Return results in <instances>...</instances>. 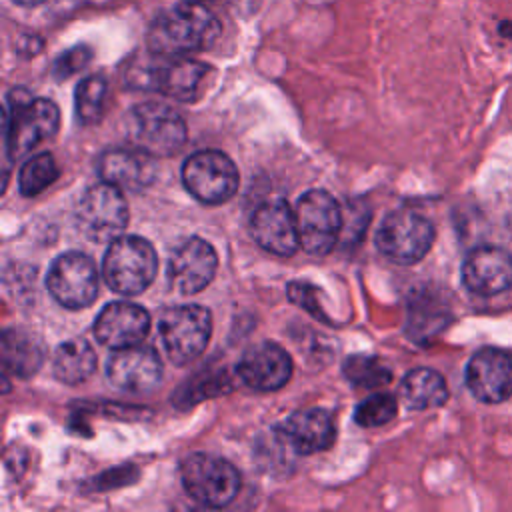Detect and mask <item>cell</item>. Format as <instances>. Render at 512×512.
I'll return each mask as SVG.
<instances>
[{
	"label": "cell",
	"mask_w": 512,
	"mask_h": 512,
	"mask_svg": "<svg viewBox=\"0 0 512 512\" xmlns=\"http://www.w3.org/2000/svg\"><path fill=\"white\" fill-rule=\"evenodd\" d=\"M220 34V22L200 4L184 2L164 10L148 30V48L160 56H184L208 48Z\"/></svg>",
	"instance_id": "1"
},
{
	"label": "cell",
	"mask_w": 512,
	"mask_h": 512,
	"mask_svg": "<svg viewBox=\"0 0 512 512\" xmlns=\"http://www.w3.org/2000/svg\"><path fill=\"white\" fill-rule=\"evenodd\" d=\"M60 126V110L48 98H38L24 88L10 90L6 98L4 134L12 160L50 140Z\"/></svg>",
	"instance_id": "2"
},
{
	"label": "cell",
	"mask_w": 512,
	"mask_h": 512,
	"mask_svg": "<svg viewBox=\"0 0 512 512\" xmlns=\"http://www.w3.org/2000/svg\"><path fill=\"white\" fill-rule=\"evenodd\" d=\"M158 272V256L154 246L140 236H120L110 242L102 274L106 284L124 296L144 292Z\"/></svg>",
	"instance_id": "3"
},
{
	"label": "cell",
	"mask_w": 512,
	"mask_h": 512,
	"mask_svg": "<svg viewBox=\"0 0 512 512\" xmlns=\"http://www.w3.org/2000/svg\"><path fill=\"white\" fill-rule=\"evenodd\" d=\"M126 134L132 146L162 158L176 154L184 146L186 122L168 104L142 102L128 112Z\"/></svg>",
	"instance_id": "4"
},
{
	"label": "cell",
	"mask_w": 512,
	"mask_h": 512,
	"mask_svg": "<svg viewBox=\"0 0 512 512\" xmlns=\"http://www.w3.org/2000/svg\"><path fill=\"white\" fill-rule=\"evenodd\" d=\"M434 224L420 212L400 208L388 212L374 236L376 248L396 264L422 260L434 244Z\"/></svg>",
	"instance_id": "5"
},
{
	"label": "cell",
	"mask_w": 512,
	"mask_h": 512,
	"mask_svg": "<svg viewBox=\"0 0 512 512\" xmlns=\"http://www.w3.org/2000/svg\"><path fill=\"white\" fill-rule=\"evenodd\" d=\"M158 332L168 358L178 366H186L206 350L212 334V316L200 304L170 306L160 316Z\"/></svg>",
	"instance_id": "6"
},
{
	"label": "cell",
	"mask_w": 512,
	"mask_h": 512,
	"mask_svg": "<svg viewBox=\"0 0 512 512\" xmlns=\"http://www.w3.org/2000/svg\"><path fill=\"white\" fill-rule=\"evenodd\" d=\"M294 218L300 248L312 256H326L336 246L344 228L342 208L336 198L318 188L300 196Z\"/></svg>",
	"instance_id": "7"
},
{
	"label": "cell",
	"mask_w": 512,
	"mask_h": 512,
	"mask_svg": "<svg viewBox=\"0 0 512 512\" xmlns=\"http://www.w3.org/2000/svg\"><path fill=\"white\" fill-rule=\"evenodd\" d=\"M180 480L186 494L206 508L228 506L240 490L238 470L224 458L196 452L180 466Z\"/></svg>",
	"instance_id": "8"
},
{
	"label": "cell",
	"mask_w": 512,
	"mask_h": 512,
	"mask_svg": "<svg viewBox=\"0 0 512 512\" xmlns=\"http://www.w3.org/2000/svg\"><path fill=\"white\" fill-rule=\"evenodd\" d=\"M130 212L122 188L110 182L90 186L76 206V226L90 242H112L122 236Z\"/></svg>",
	"instance_id": "9"
},
{
	"label": "cell",
	"mask_w": 512,
	"mask_h": 512,
	"mask_svg": "<svg viewBox=\"0 0 512 512\" xmlns=\"http://www.w3.org/2000/svg\"><path fill=\"white\" fill-rule=\"evenodd\" d=\"M182 184L198 202L218 206L236 194L240 174L224 152L198 150L182 164Z\"/></svg>",
	"instance_id": "10"
},
{
	"label": "cell",
	"mask_w": 512,
	"mask_h": 512,
	"mask_svg": "<svg viewBox=\"0 0 512 512\" xmlns=\"http://www.w3.org/2000/svg\"><path fill=\"white\" fill-rule=\"evenodd\" d=\"M46 288L64 308L78 310L90 306L98 296V270L84 252H62L46 274Z\"/></svg>",
	"instance_id": "11"
},
{
	"label": "cell",
	"mask_w": 512,
	"mask_h": 512,
	"mask_svg": "<svg viewBox=\"0 0 512 512\" xmlns=\"http://www.w3.org/2000/svg\"><path fill=\"white\" fill-rule=\"evenodd\" d=\"M110 384L122 392H152L162 380V360L152 346L132 344L118 348L106 364Z\"/></svg>",
	"instance_id": "12"
},
{
	"label": "cell",
	"mask_w": 512,
	"mask_h": 512,
	"mask_svg": "<svg viewBox=\"0 0 512 512\" xmlns=\"http://www.w3.org/2000/svg\"><path fill=\"white\" fill-rule=\"evenodd\" d=\"M218 254L210 242L200 236L184 240L168 260V282L180 294H198L214 278Z\"/></svg>",
	"instance_id": "13"
},
{
	"label": "cell",
	"mask_w": 512,
	"mask_h": 512,
	"mask_svg": "<svg viewBox=\"0 0 512 512\" xmlns=\"http://www.w3.org/2000/svg\"><path fill=\"white\" fill-rule=\"evenodd\" d=\"M250 234L262 250L276 256L288 258L300 248L294 210L284 198H270L254 210Z\"/></svg>",
	"instance_id": "14"
},
{
	"label": "cell",
	"mask_w": 512,
	"mask_h": 512,
	"mask_svg": "<svg viewBox=\"0 0 512 512\" xmlns=\"http://www.w3.org/2000/svg\"><path fill=\"white\" fill-rule=\"evenodd\" d=\"M238 378L252 390H280L292 378L290 354L276 342H258L250 346L236 364Z\"/></svg>",
	"instance_id": "15"
},
{
	"label": "cell",
	"mask_w": 512,
	"mask_h": 512,
	"mask_svg": "<svg viewBox=\"0 0 512 512\" xmlns=\"http://www.w3.org/2000/svg\"><path fill=\"white\" fill-rule=\"evenodd\" d=\"M470 392L486 404H498L512 394V356L498 348L478 350L466 366Z\"/></svg>",
	"instance_id": "16"
},
{
	"label": "cell",
	"mask_w": 512,
	"mask_h": 512,
	"mask_svg": "<svg viewBox=\"0 0 512 512\" xmlns=\"http://www.w3.org/2000/svg\"><path fill=\"white\" fill-rule=\"evenodd\" d=\"M150 330V314L132 302L116 300L106 304L94 320V336L106 348L140 344Z\"/></svg>",
	"instance_id": "17"
},
{
	"label": "cell",
	"mask_w": 512,
	"mask_h": 512,
	"mask_svg": "<svg viewBox=\"0 0 512 512\" xmlns=\"http://www.w3.org/2000/svg\"><path fill=\"white\" fill-rule=\"evenodd\" d=\"M462 282L478 296L512 288V254L498 246H478L462 262Z\"/></svg>",
	"instance_id": "18"
},
{
	"label": "cell",
	"mask_w": 512,
	"mask_h": 512,
	"mask_svg": "<svg viewBox=\"0 0 512 512\" xmlns=\"http://www.w3.org/2000/svg\"><path fill=\"white\" fill-rule=\"evenodd\" d=\"M96 170L104 182L122 190H144L156 176V162L152 154L136 146L110 148L100 154Z\"/></svg>",
	"instance_id": "19"
},
{
	"label": "cell",
	"mask_w": 512,
	"mask_h": 512,
	"mask_svg": "<svg viewBox=\"0 0 512 512\" xmlns=\"http://www.w3.org/2000/svg\"><path fill=\"white\" fill-rule=\"evenodd\" d=\"M282 440L298 454L328 450L336 440V426L328 410L306 408L288 416L278 428Z\"/></svg>",
	"instance_id": "20"
},
{
	"label": "cell",
	"mask_w": 512,
	"mask_h": 512,
	"mask_svg": "<svg viewBox=\"0 0 512 512\" xmlns=\"http://www.w3.org/2000/svg\"><path fill=\"white\" fill-rule=\"evenodd\" d=\"M164 58L166 62H162L160 66H152L148 70L146 86L180 102H190L192 98H196L208 74V66L200 60H192L186 56Z\"/></svg>",
	"instance_id": "21"
},
{
	"label": "cell",
	"mask_w": 512,
	"mask_h": 512,
	"mask_svg": "<svg viewBox=\"0 0 512 512\" xmlns=\"http://www.w3.org/2000/svg\"><path fill=\"white\" fill-rule=\"evenodd\" d=\"M2 362L6 372L28 378L42 366L44 346L34 334L20 328H8L2 334Z\"/></svg>",
	"instance_id": "22"
},
{
	"label": "cell",
	"mask_w": 512,
	"mask_h": 512,
	"mask_svg": "<svg viewBox=\"0 0 512 512\" xmlns=\"http://www.w3.org/2000/svg\"><path fill=\"white\" fill-rule=\"evenodd\" d=\"M96 370V352L84 338H70L56 346L52 354L54 378L64 384H80Z\"/></svg>",
	"instance_id": "23"
},
{
	"label": "cell",
	"mask_w": 512,
	"mask_h": 512,
	"mask_svg": "<svg viewBox=\"0 0 512 512\" xmlns=\"http://www.w3.org/2000/svg\"><path fill=\"white\" fill-rule=\"evenodd\" d=\"M400 398L410 410H428L448 400V386L440 372L432 368L410 370L400 384Z\"/></svg>",
	"instance_id": "24"
},
{
	"label": "cell",
	"mask_w": 512,
	"mask_h": 512,
	"mask_svg": "<svg viewBox=\"0 0 512 512\" xmlns=\"http://www.w3.org/2000/svg\"><path fill=\"white\" fill-rule=\"evenodd\" d=\"M106 98H108V82L104 76L94 74L80 80L74 92V110L80 124L84 126L96 124L104 114Z\"/></svg>",
	"instance_id": "25"
},
{
	"label": "cell",
	"mask_w": 512,
	"mask_h": 512,
	"mask_svg": "<svg viewBox=\"0 0 512 512\" xmlns=\"http://www.w3.org/2000/svg\"><path fill=\"white\" fill-rule=\"evenodd\" d=\"M58 178V166L52 154L42 152L28 158L18 174V190L24 196H36L54 184Z\"/></svg>",
	"instance_id": "26"
},
{
	"label": "cell",
	"mask_w": 512,
	"mask_h": 512,
	"mask_svg": "<svg viewBox=\"0 0 512 512\" xmlns=\"http://www.w3.org/2000/svg\"><path fill=\"white\" fill-rule=\"evenodd\" d=\"M344 376L360 388H378L386 382H390L392 372L390 368L376 356H364V354H354L348 356L342 364Z\"/></svg>",
	"instance_id": "27"
},
{
	"label": "cell",
	"mask_w": 512,
	"mask_h": 512,
	"mask_svg": "<svg viewBox=\"0 0 512 512\" xmlns=\"http://www.w3.org/2000/svg\"><path fill=\"white\" fill-rule=\"evenodd\" d=\"M398 412V400L388 392H376L362 400L354 410L356 424L364 428H378L388 424Z\"/></svg>",
	"instance_id": "28"
},
{
	"label": "cell",
	"mask_w": 512,
	"mask_h": 512,
	"mask_svg": "<svg viewBox=\"0 0 512 512\" xmlns=\"http://www.w3.org/2000/svg\"><path fill=\"white\" fill-rule=\"evenodd\" d=\"M286 288H288L286 294L294 304L306 308L312 316L328 322V316L324 314V310L318 302V288L316 286H312L308 282H290Z\"/></svg>",
	"instance_id": "29"
},
{
	"label": "cell",
	"mask_w": 512,
	"mask_h": 512,
	"mask_svg": "<svg viewBox=\"0 0 512 512\" xmlns=\"http://www.w3.org/2000/svg\"><path fill=\"white\" fill-rule=\"evenodd\" d=\"M92 58V52L86 46H74L72 50L64 52L56 64H54V72L58 78H66L70 74H76L78 70H82Z\"/></svg>",
	"instance_id": "30"
},
{
	"label": "cell",
	"mask_w": 512,
	"mask_h": 512,
	"mask_svg": "<svg viewBox=\"0 0 512 512\" xmlns=\"http://www.w3.org/2000/svg\"><path fill=\"white\" fill-rule=\"evenodd\" d=\"M12 2H16L20 6H38V4H42L46 0H12Z\"/></svg>",
	"instance_id": "31"
},
{
	"label": "cell",
	"mask_w": 512,
	"mask_h": 512,
	"mask_svg": "<svg viewBox=\"0 0 512 512\" xmlns=\"http://www.w3.org/2000/svg\"><path fill=\"white\" fill-rule=\"evenodd\" d=\"M184 2H190V4H202V2H206V0H184Z\"/></svg>",
	"instance_id": "32"
}]
</instances>
